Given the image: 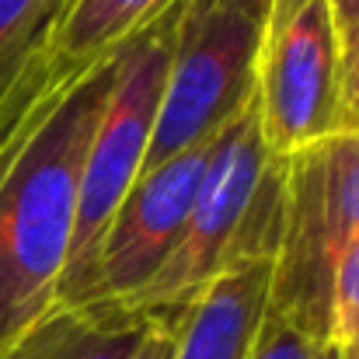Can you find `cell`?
I'll use <instances>...</instances> for the list:
<instances>
[{
    "label": "cell",
    "instance_id": "cell-1",
    "mask_svg": "<svg viewBox=\"0 0 359 359\" xmlns=\"http://www.w3.org/2000/svg\"><path fill=\"white\" fill-rule=\"evenodd\" d=\"M116 56L60 63L42 46L0 119V346L56 307Z\"/></svg>",
    "mask_w": 359,
    "mask_h": 359
},
{
    "label": "cell",
    "instance_id": "cell-2",
    "mask_svg": "<svg viewBox=\"0 0 359 359\" xmlns=\"http://www.w3.org/2000/svg\"><path fill=\"white\" fill-rule=\"evenodd\" d=\"M283 196L286 157L265 147L255 102H248L213 143L178 248L164 269L119 307L164 321L182 314L220 276L241 265L272 262L283 238Z\"/></svg>",
    "mask_w": 359,
    "mask_h": 359
},
{
    "label": "cell",
    "instance_id": "cell-3",
    "mask_svg": "<svg viewBox=\"0 0 359 359\" xmlns=\"http://www.w3.org/2000/svg\"><path fill=\"white\" fill-rule=\"evenodd\" d=\"M178 18H182V0H168L143 28H136L119 46L112 88L84 157L77 224H74V241H70L56 304L88 300L105 231L147 164Z\"/></svg>",
    "mask_w": 359,
    "mask_h": 359
},
{
    "label": "cell",
    "instance_id": "cell-4",
    "mask_svg": "<svg viewBox=\"0 0 359 359\" xmlns=\"http://www.w3.org/2000/svg\"><path fill=\"white\" fill-rule=\"evenodd\" d=\"M359 238V129L286 157L283 238L272 258L269 318L332 342V276Z\"/></svg>",
    "mask_w": 359,
    "mask_h": 359
},
{
    "label": "cell",
    "instance_id": "cell-5",
    "mask_svg": "<svg viewBox=\"0 0 359 359\" xmlns=\"http://www.w3.org/2000/svg\"><path fill=\"white\" fill-rule=\"evenodd\" d=\"M269 0H182L147 168L217 136L255 98Z\"/></svg>",
    "mask_w": 359,
    "mask_h": 359
},
{
    "label": "cell",
    "instance_id": "cell-6",
    "mask_svg": "<svg viewBox=\"0 0 359 359\" xmlns=\"http://www.w3.org/2000/svg\"><path fill=\"white\" fill-rule=\"evenodd\" d=\"M251 102L265 147L279 157L353 129L332 0H269Z\"/></svg>",
    "mask_w": 359,
    "mask_h": 359
},
{
    "label": "cell",
    "instance_id": "cell-7",
    "mask_svg": "<svg viewBox=\"0 0 359 359\" xmlns=\"http://www.w3.org/2000/svg\"><path fill=\"white\" fill-rule=\"evenodd\" d=\"M217 136L140 171L105 231L95 283L84 304H129L164 269L178 248Z\"/></svg>",
    "mask_w": 359,
    "mask_h": 359
},
{
    "label": "cell",
    "instance_id": "cell-8",
    "mask_svg": "<svg viewBox=\"0 0 359 359\" xmlns=\"http://www.w3.org/2000/svg\"><path fill=\"white\" fill-rule=\"evenodd\" d=\"M272 262L241 265L203 290L171 321V359H248L269 318Z\"/></svg>",
    "mask_w": 359,
    "mask_h": 359
},
{
    "label": "cell",
    "instance_id": "cell-9",
    "mask_svg": "<svg viewBox=\"0 0 359 359\" xmlns=\"http://www.w3.org/2000/svg\"><path fill=\"white\" fill-rule=\"evenodd\" d=\"M150 328L119 304H56L0 346V359H133Z\"/></svg>",
    "mask_w": 359,
    "mask_h": 359
},
{
    "label": "cell",
    "instance_id": "cell-10",
    "mask_svg": "<svg viewBox=\"0 0 359 359\" xmlns=\"http://www.w3.org/2000/svg\"><path fill=\"white\" fill-rule=\"evenodd\" d=\"M168 0H67L49 21V56L84 63L119 49Z\"/></svg>",
    "mask_w": 359,
    "mask_h": 359
},
{
    "label": "cell",
    "instance_id": "cell-11",
    "mask_svg": "<svg viewBox=\"0 0 359 359\" xmlns=\"http://www.w3.org/2000/svg\"><path fill=\"white\" fill-rule=\"evenodd\" d=\"M359 342V238L342 251L332 276V346Z\"/></svg>",
    "mask_w": 359,
    "mask_h": 359
},
{
    "label": "cell",
    "instance_id": "cell-12",
    "mask_svg": "<svg viewBox=\"0 0 359 359\" xmlns=\"http://www.w3.org/2000/svg\"><path fill=\"white\" fill-rule=\"evenodd\" d=\"M248 359H339V346L332 342H318L276 318H265L258 342Z\"/></svg>",
    "mask_w": 359,
    "mask_h": 359
},
{
    "label": "cell",
    "instance_id": "cell-13",
    "mask_svg": "<svg viewBox=\"0 0 359 359\" xmlns=\"http://www.w3.org/2000/svg\"><path fill=\"white\" fill-rule=\"evenodd\" d=\"M56 11L60 0H0V56L39 35Z\"/></svg>",
    "mask_w": 359,
    "mask_h": 359
},
{
    "label": "cell",
    "instance_id": "cell-14",
    "mask_svg": "<svg viewBox=\"0 0 359 359\" xmlns=\"http://www.w3.org/2000/svg\"><path fill=\"white\" fill-rule=\"evenodd\" d=\"M46 39H49V25H46L39 35H32L28 42H21L18 49H11V53L0 56V119H4V112H7V102H11V95H14L21 74H25L28 63L39 56V49L46 46Z\"/></svg>",
    "mask_w": 359,
    "mask_h": 359
},
{
    "label": "cell",
    "instance_id": "cell-15",
    "mask_svg": "<svg viewBox=\"0 0 359 359\" xmlns=\"http://www.w3.org/2000/svg\"><path fill=\"white\" fill-rule=\"evenodd\" d=\"M342 63H346V105L353 129H359V21L342 32Z\"/></svg>",
    "mask_w": 359,
    "mask_h": 359
},
{
    "label": "cell",
    "instance_id": "cell-16",
    "mask_svg": "<svg viewBox=\"0 0 359 359\" xmlns=\"http://www.w3.org/2000/svg\"><path fill=\"white\" fill-rule=\"evenodd\" d=\"M171 346H175V335H171V321H154L150 335L143 339L140 353L133 359H171Z\"/></svg>",
    "mask_w": 359,
    "mask_h": 359
},
{
    "label": "cell",
    "instance_id": "cell-17",
    "mask_svg": "<svg viewBox=\"0 0 359 359\" xmlns=\"http://www.w3.org/2000/svg\"><path fill=\"white\" fill-rule=\"evenodd\" d=\"M332 11H335V21L342 32L359 21V0H332Z\"/></svg>",
    "mask_w": 359,
    "mask_h": 359
},
{
    "label": "cell",
    "instance_id": "cell-18",
    "mask_svg": "<svg viewBox=\"0 0 359 359\" xmlns=\"http://www.w3.org/2000/svg\"><path fill=\"white\" fill-rule=\"evenodd\" d=\"M339 359H359V342H349V346H339Z\"/></svg>",
    "mask_w": 359,
    "mask_h": 359
},
{
    "label": "cell",
    "instance_id": "cell-19",
    "mask_svg": "<svg viewBox=\"0 0 359 359\" xmlns=\"http://www.w3.org/2000/svg\"><path fill=\"white\" fill-rule=\"evenodd\" d=\"M63 4H67V0H60V7H63Z\"/></svg>",
    "mask_w": 359,
    "mask_h": 359
}]
</instances>
